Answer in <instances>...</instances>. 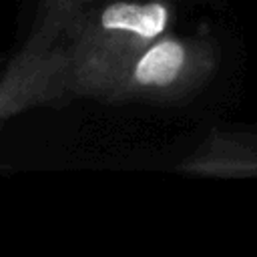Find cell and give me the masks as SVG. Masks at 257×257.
I'll return each instance as SVG.
<instances>
[{"label":"cell","instance_id":"6da1fadb","mask_svg":"<svg viewBox=\"0 0 257 257\" xmlns=\"http://www.w3.org/2000/svg\"><path fill=\"white\" fill-rule=\"evenodd\" d=\"M167 22V12L159 4H112L102 14V24L106 28L114 30H131L135 34H141L145 38L157 36L163 32Z\"/></svg>","mask_w":257,"mask_h":257},{"label":"cell","instance_id":"7a4b0ae2","mask_svg":"<svg viewBox=\"0 0 257 257\" xmlns=\"http://www.w3.org/2000/svg\"><path fill=\"white\" fill-rule=\"evenodd\" d=\"M183 64V48L175 42H161L137 64V78L145 84H167Z\"/></svg>","mask_w":257,"mask_h":257}]
</instances>
